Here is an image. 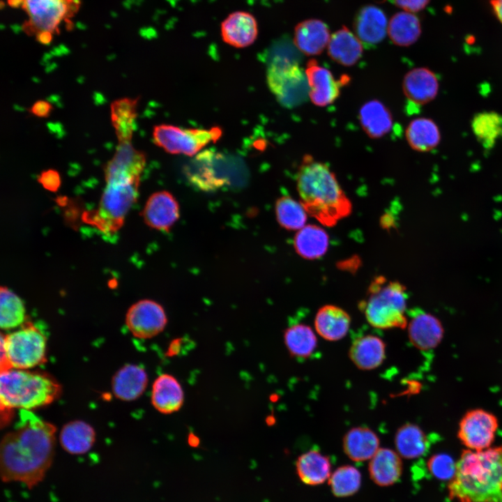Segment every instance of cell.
<instances>
[{"label":"cell","instance_id":"cell-43","mask_svg":"<svg viewBox=\"0 0 502 502\" xmlns=\"http://www.w3.org/2000/svg\"><path fill=\"white\" fill-rule=\"evenodd\" d=\"M393 2L403 11L416 13L425 9L429 0H393Z\"/></svg>","mask_w":502,"mask_h":502},{"label":"cell","instance_id":"cell-38","mask_svg":"<svg viewBox=\"0 0 502 502\" xmlns=\"http://www.w3.org/2000/svg\"><path fill=\"white\" fill-rule=\"evenodd\" d=\"M25 307L22 299L6 287L0 289V326L13 329L25 323Z\"/></svg>","mask_w":502,"mask_h":502},{"label":"cell","instance_id":"cell-10","mask_svg":"<svg viewBox=\"0 0 502 502\" xmlns=\"http://www.w3.org/2000/svg\"><path fill=\"white\" fill-rule=\"evenodd\" d=\"M268 84L277 100L284 106L301 104L308 97L307 77L296 61H282L268 69Z\"/></svg>","mask_w":502,"mask_h":502},{"label":"cell","instance_id":"cell-5","mask_svg":"<svg viewBox=\"0 0 502 502\" xmlns=\"http://www.w3.org/2000/svg\"><path fill=\"white\" fill-rule=\"evenodd\" d=\"M15 8H21L26 15L22 29L34 37L41 45H49L59 35L61 28L73 27V19L78 13L81 0H7Z\"/></svg>","mask_w":502,"mask_h":502},{"label":"cell","instance_id":"cell-2","mask_svg":"<svg viewBox=\"0 0 502 502\" xmlns=\"http://www.w3.org/2000/svg\"><path fill=\"white\" fill-rule=\"evenodd\" d=\"M296 188L308 215L326 227L349 215L352 204L335 174L310 155L303 156L296 176Z\"/></svg>","mask_w":502,"mask_h":502},{"label":"cell","instance_id":"cell-6","mask_svg":"<svg viewBox=\"0 0 502 502\" xmlns=\"http://www.w3.org/2000/svg\"><path fill=\"white\" fill-rule=\"evenodd\" d=\"M406 287L383 276L374 278L366 299L359 304L368 323L374 328H404L407 326Z\"/></svg>","mask_w":502,"mask_h":502},{"label":"cell","instance_id":"cell-11","mask_svg":"<svg viewBox=\"0 0 502 502\" xmlns=\"http://www.w3.org/2000/svg\"><path fill=\"white\" fill-rule=\"evenodd\" d=\"M499 422L492 413L481 409L466 412L459 424L457 436L469 450L487 449L493 443Z\"/></svg>","mask_w":502,"mask_h":502},{"label":"cell","instance_id":"cell-12","mask_svg":"<svg viewBox=\"0 0 502 502\" xmlns=\"http://www.w3.org/2000/svg\"><path fill=\"white\" fill-rule=\"evenodd\" d=\"M167 318L162 306L157 302L144 299L134 303L128 310L126 324L136 337L149 339L160 333Z\"/></svg>","mask_w":502,"mask_h":502},{"label":"cell","instance_id":"cell-37","mask_svg":"<svg viewBox=\"0 0 502 502\" xmlns=\"http://www.w3.org/2000/svg\"><path fill=\"white\" fill-rule=\"evenodd\" d=\"M284 342L290 355L298 358L310 356L317 346L314 333L304 324H297L287 328L284 333Z\"/></svg>","mask_w":502,"mask_h":502},{"label":"cell","instance_id":"cell-42","mask_svg":"<svg viewBox=\"0 0 502 502\" xmlns=\"http://www.w3.org/2000/svg\"><path fill=\"white\" fill-rule=\"evenodd\" d=\"M38 182L47 190L55 192L61 185V176L54 169H47L40 173Z\"/></svg>","mask_w":502,"mask_h":502},{"label":"cell","instance_id":"cell-26","mask_svg":"<svg viewBox=\"0 0 502 502\" xmlns=\"http://www.w3.org/2000/svg\"><path fill=\"white\" fill-rule=\"evenodd\" d=\"M358 120L363 131L372 139H379L388 134L393 124L391 112L378 100H369L362 105Z\"/></svg>","mask_w":502,"mask_h":502},{"label":"cell","instance_id":"cell-29","mask_svg":"<svg viewBox=\"0 0 502 502\" xmlns=\"http://www.w3.org/2000/svg\"><path fill=\"white\" fill-rule=\"evenodd\" d=\"M59 439L66 452L71 455H83L92 448L96 441V432L89 423L75 420L63 425Z\"/></svg>","mask_w":502,"mask_h":502},{"label":"cell","instance_id":"cell-13","mask_svg":"<svg viewBox=\"0 0 502 502\" xmlns=\"http://www.w3.org/2000/svg\"><path fill=\"white\" fill-rule=\"evenodd\" d=\"M305 73L308 84V98L319 107L334 102L340 96L342 86L349 81L347 75L335 79L330 70L319 65L314 59L307 61Z\"/></svg>","mask_w":502,"mask_h":502},{"label":"cell","instance_id":"cell-39","mask_svg":"<svg viewBox=\"0 0 502 502\" xmlns=\"http://www.w3.org/2000/svg\"><path fill=\"white\" fill-rule=\"evenodd\" d=\"M275 211L280 225L288 230H299L307 219V213L301 201L289 196L280 197L275 202Z\"/></svg>","mask_w":502,"mask_h":502},{"label":"cell","instance_id":"cell-28","mask_svg":"<svg viewBox=\"0 0 502 502\" xmlns=\"http://www.w3.org/2000/svg\"><path fill=\"white\" fill-rule=\"evenodd\" d=\"M342 445L345 454L355 462L370 459L380 448L378 436L365 427L349 429L343 438Z\"/></svg>","mask_w":502,"mask_h":502},{"label":"cell","instance_id":"cell-3","mask_svg":"<svg viewBox=\"0 0 502 502\" xmlns=\"http://www.w3.org/2000/svg\"><path fill=\"white\" fill-rule=\"evenodd\" d=\"M448 490L457 502H502V446L464 450Z\"/></svg>","mask_w":502,"mask_h":502},{"label":"cell","instance_id":"cell-41","mask_svg":"<svg viewBox=\"0 0 502 502\" xmlns=\"http://www.w3.org/2000/svg\"><path fill=\"white\" fill-rule=\"evenodd\" d=\"M430 473L439 480H451L456 471V464L453 459L445 453L432 456L427 462Z\"/></svg>","mask_w":502,"mask_h":502},{"label":"cell","instance_id":"cell-23","mask_svg":"<svg viewBox=\"0 0 502 502\" xmlns=\"http://www.w3.org/2000/svg\"><path fill=\"white\" fill-rule=\"evenodd\" d=\"M327 52L335 62L343 66H352L361 58L363 44L347 27L343 26L330 38Z\"/></svg>","mask_w":502,"mask_h":502},{"label":"cell","instance_id":"cell-20","mask_svg":"<svg viewBox=\"0 0 502 502\" xmlns=\"http://www.w3.org/2000/svg\"><path fill=\"white\" fill-rule=\"evenodd\" d=\"M388 22L383 11L376 6H365L358 12L354 20L355 34L363 43L374 45L388 34Z\"/></svg>","mask_w":502,"mask_h":502},{"label":"cell","instance_id":"cell-18","mask_svg":"<svg viewBox=\"0 0 502 502\" xmlns=\"http://www.w3.org/2000/svg\"><path fill=\"white\" fill-rule=\"evenodd\" d=\"M402 90L406 98L414 104L425 105L435 99L439 90L436 74L425 67L415 68L406 73Z\"/></svg>","mask_w":502,"mask_h":502},{"label":"cell","instance_id":"cell-27","mask_svg":"<svg viewBox=\"0 0 502 502\" xmlns=\"http://www.w3.org/2000/svg\"><path fill=\"white\" fill-rule=\"evenodd\" d=\"M349 356L358 368L372 370L379 367L385 359L386 344L380 337L366 335L353 342Z\"/></svg>","mask_w":502,"mask_h":502},{"label":"cell","instance_id":"cell-15","mask_svg":"<svg viewBox=\"0 0 502 502\" xmlns=\"http://www.w3.org/2000/svg\"><path fill=\"white\" fill-rule=\"evenodd\" d=\"M179 205L176 198L163 190L152 194L142 212L145 223L151 228L169 231L179 218Z\"/></svg>","mask_w":502,"mask_h":502},{"label":"cell","instance_id":"cell-44","mask_svg":"<svg viewBox=\"0 0 502 502\" xmlns=\"http://www.w3.org/2000/svg\"><path fill=\"white\" fill-rule=\"evenodd\" d=\"M53 109L52 105L48 101L39 100L33 103L29 109V112L37 117H48Z\"/></svg>","mask_w":502,"mask_h":502},{"label":"cell","instance_id":"cell-16","mask_svg":"<svg viewBox=\"0 0 502 502\" xmlns=\"http://www.w3.org/2000/svg\"><path fill=\"white\" fill-rule=\"evenodd\" d=\"M220 33L225 43L237 48H243L252 45L257 39L258 24L251 13L236 11L229 14L222 22Z\"/></svg>","mask_w":502,"mask_h":502},{"label":"cell","instance_id":"cell-33","mask_svg":"<svg viewBox=\"0 0 502 502\" xmlns=\"http://www.w3.org/2000/svg\"><path fill=\"white\" fill-rule=\"evenodd\" d=\"M139 98H123L111 105V120L119 142H131L135 121Z\"/></svg>","mask_w":502,"mask_h":502},{"label":"cell","instance_id":"cell-40","mask_svg":"<svg viewBox=\"0 0 502 502\" xmlns=\"http://www.w3.org/2000/svg\"><path fill=\"white\" fill-rule=\"evenodd\" d=\"M328 483L335 496H349L358 491L361 485V475L353 466H342L330 475Z\"/></svg>","mask_w":502,"mask_h":502},{"label":"cell","instance_id":"cell-46","mask_svg":"<svg viewBox=\"0 0 502 502\" xmlns=\"http://www.w3.org/2000/svg\"><path fill=\"white\" fill-rule=\"evenodd\" d=\"M188 443L190 446L197 447L199 443V440L194 434H190L188 437Z\"/></svg>","mask_w":502,"mask_h":502},{"label":"cell","instance_id":"cell-1","mask_svg":"<svg viewBox=\"0 0 502 502\" xmlns=\"http://www.w3.org/2000/svg\"><path fill=\"white\" fill-rule=\"evenodd\" d=\"M56 427L31 411L20 410L13 429L0 443V476L3 482H20L32 489L52 466Z\"/></svg>","mask_w":502,"mask_h":502},{"label":"cell","instance_id":"cell-45","mask_svg":"<svg viewBox=\"0 0 502 502\" xmlns=\"http://www.w3.org/2000/svg\"><path fill=\"white\" fill-rule=\"evenodd\" d=\"M490 3L496 17L502 24V0H491Z\"/></svg>","mask_w":502,"mask_h":502},{"label":"cell","instance_id":"cell-22","mask_svg":"<svg viewBox=\"0 0 502 502\" xmlns=\"http://www.w3.org/2000/svg\"><path fill=\"white\" fill-rule=\"evenodd\" d=\"M146 370L138 365L127 364L113 376L112 389L116 397L123 401H133L139 397L148 385Z\"/></svg>","mask_w":502,"mask_h":502},{"label":"cell","instance_id":"cell-21","mask_svg":"<svg viewBox=\"0 0 502 502\" xmlns=\"http://www.w3.org/2000/svg\"><path fill=\"white\" fill-rule=\"evenodd\" d=\"M184 397L181 384L173 375L162 374L154 380L151 402L158 412L163 414L177 412L183 405Z\"/></svg>","mask_w":502,"mask_h":502},{"label":"cell","instance_id":"cell-25","mask_svg":"<svg viewBox=\"0 0 502 502\" xmlns=\"http://www.w3.org/2000/svg\"><path fill=\"white\" fill-rule=\"evenodd\" d=\"M369 473L372 481L381 487L395 484L402 472L400 455L389 448H379L370 459Z\"/></svg>","mask_w":502,"mask_h":502},{"label":"cell","instance_id":"cell-7","mask_svg":"<svg viewBox=\"0 0 502 502\" xmlns=\"http://www.w3.org/2000/svg\"><path fill=\"white\" fill-rule=\"evenodd\" d=\"M140 179L106 183L98 207L84 215V220L104 234L116 232L138 196Z\"/></svg>","mask_w":502,"mask_h":502},{"label":"cell","instance_id":"cell-36","mask_svg":"<svg viewBox=\"0 0 502 502\" xmlns=\"http://www.w3.org/2000/svg\"><path fill=\"white\" fill-rule=\"evenodd\" d=\"M397 452L406 459H414L423 455L428 447V440L418 425L406 423L397 431L395 438Z\"/></svg>","mask_w":502,"mask_h":502},{"label":"cell","instance_id":"cell-4","mask_svg":"<svg viewBox=\"0 0 502 502\" xmlns=\"http://www.w3.org/2000/svg\"><path fill=\"white\" fill-rule=\"evenodd\" d=\"M60 393L59 383L47 374L16 368L1 371L0 403L6 416L13 409L31 411L47 406Z\"/></svg>","mask_w":502,"mask_h":502},{"label":"cell","instance_id":"cell-14","mask_svg":"<svg viewBox=\"0 0 502 502\" xmlns=\"http://www.w3.org/2000/svg\"><path fill=\"white\" fill-rule=\"evenodd\" d=\"M146 161V154L132 146L131 142H119L104 172L106 183L140 179Z\"/></svg>","mask_w":502,"mask_h":502},{"label":"cell","instance_id":"cell-9","mask_svg":"<svg viewBox=\"0 0 502 502\" xmlns=\"http://www.w3.org/2000/svg\"><path fill=\"white\" fill-rule=\"evenodd\" d=\"M222 135L218 127L210 129H186L172 125L154 126L153 140L155 144L172 154L192 156L211 142H215Z\"/></svg>","mask_w":502,"mask_h":502},{"label":"cell","instance_id":"cell-8","mask_svg":"<svg viewBox=\"0 0 502 502\" xmlns=\"http://www.w3.org/2000/svg\"><path fill=\"white\" fill-rule=\"evenodd\" d=\"M1 371L10 368L28 370L45 362L46 338L30 322L11 333L1 335Z\"/></svg>","mask_w":502,"mask_h":502},{"label":"cell","instance_id":"cell-34","mask_svg":"<svg viewBox=\"0 0 502 502\" xmlns=\"http://www.w3.org/2000/svg\"><path fill=\"white\" fill-rule=\"evenodd\" d=\"M420 34V22L415 13L398 12L388 22V35L396 45L410 46L418 40Z\"/></svg>","mask_w":502,"mask_h":502},{"label":"cell","instance_id":"cell-24","mask_svg":"<svg viewBox=\"0 0 502 502\" xmlns=\"http://www.w3.org/2000/svg\"><path fill=\"white\" fill-rule=\"evenodd\" d=\"M351 317L342 308L326 305L317 311L314 319V327L317 333L328 341H337L343 338L349 329Z\"/></svg>","mask_w":502,"mask_h":502},{"label":"cell","instance_id":"cell-17","mask_svg":"<svg viewBox=\"0 0 502 502\" xmlns=\"http://www.w3.org/2000/svg\"><path fill=\"white\" fill-rule=\"evenodd\" d=\"M411 314L408 334L411 343L420 350L435 348L443 335L441 321L432 314L420 309L411 310Z\"/></svg>","mask_w":502,"mask_h":502},{"label":"cell","instance_id":"cell-19","mask_svg":"<svg viewBox=\"0 0 502 502\" xmlns=\"http://www.w3.org/2000/svg\"><path fill=\"white\" fill-rule=\"evenodd\" d=\"M330 36L328 27L324 22L308 19L296 26L294 43L303 54L315 56L327 48Z\"/></svg>","mask_w":502,"mask_h":502},{"label":"cell","instance_id":"cell-32","mask_svg":"<svg viewBox=\"0 0 502 502\" xmlns=\"http://www.w3.org/2000/svg\"><path fill=\"white\" fill-rule=\"evenodd\" d=\"M329 237L327 232L315 225H305L298 230L294 240L296 252L306 259H316L327 252Z\"/></svg>","mask_w":502,"mask_h":502},{"label":"cell","instance_id":"cell-35","mask_svg":"<svg viewBox=\"0 0 502 502\" xmlns=\"http://www.w3.org/2000/svg\"><path fill=\"white\" fill-rule=\"evenodd\" d=\"M471 126L475 137L485 149H492L502 139V114L496 112L475 114Z\"/></svg>","mask_w":502,"mask_h":502},{"label":"cell","instance_id":"cell-30","mask_svg":"<svg viewBox=\"0 0 502 502\" xmlns=\"http://www.w3.org/2000/svg\"><path fill=\"white\" fill-rule=\"evenodd\" d=\"M405 137L410 147L418 152L434 149L441 139L438 125L427 117H418L411 121L406 128Z\"/></svg>","mask_w":502,"mask_h":502},{"label":"cell","instance_id":"cell-31","mask_svg":"<svg viewBox=\"0 0 502 502\" xmlns=\"http://www.w3.org/2000/svg\"><path fill=\"white\" fill-rule=\"evenodd\" d=\"M296 468L301 480L309 485H321L328 480L331 475V464L328 457L313 450L298 457Z\"/></svg>","mask_w":502,"mask_h":502}]
</instances>
